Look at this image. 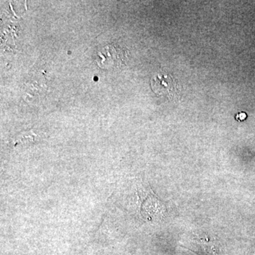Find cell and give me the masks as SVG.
<instances>
[{"label":"cell","mask_w":255,"mask_h":255,"mask_svg":"<svg viewBox=\"0 0 255 255\" xmlns=\"http://www.w3.org/2000/svg\"><path fill=\"white\" fill-rule=\"evenodd\" d=\"M152 90L159 95H172L175 88L173 78L165 74H157L151 80Z\"/></svg>","instance_id":"cell-1"},{"label":"cell","mask_w":255,"mask_h":255,"mask_svg":"<svg viewBox=\"0 0 255 255\" xmlns=\"http://www.w3.org/2000/svg\"><path fill=\"white\" fill-rule=\"evenodd\" d=\"M247 115L245 113H241L238 114L237 118L239 119L241 121L245 120L246 119Z\"/></svg>","instance_id":"cell-2"}]
</instances>
